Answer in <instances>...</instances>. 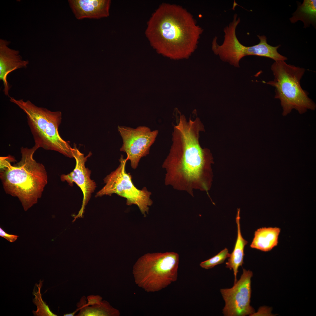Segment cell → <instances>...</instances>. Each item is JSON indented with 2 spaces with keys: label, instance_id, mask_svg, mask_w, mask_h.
Returning a JSON list of instances; mask_svg holds the SVG:
<instances>
[{
  "label": "cell",
  "instance_id": "7a4b0ae2",
  "mask_svg": "<svg viewBox=\"0 0 316 316\" xmlns=\"http://www.w3.org/2000/svg\"><path fill=\"white\" fill-rule=\"evenodd\" d=\"M202 32L185 9L163 3L147 21L145 34L158 53L179 59L187 58L194 51Z\"/></svg>",
  "mask_w": 316,
  "mask_h": 316
},
{
  "label": "cell",
  "instance_id": "9c48e42d",
  "mask_svg": "<svg viewBox=\"0 0 316 316\" xmlns=\"http://www.w3.org/2000/svg\"><path fill=\"white\" fill-rule=\"evenodd\" d=\"M118 129L123 141L120 150L126 153L127 160H130L131 167L135 169L141 158L149 153L150 147L154 142L158 131H151L146 126L134 128L118 126Z\"/></svg>",
  "mask_w": 316,
  "mask_h": 316
},
{
  "label": "cell",
  "instance_id": "277c9868",
  "mask_svg": "<svg viewBox=\"0 0 316 316\" xmlns=\"http://www.w3.org/2000/svg\"><path fill=\"white\" fill-rule=\"evenodd\" d=\"M271 69L274 80L264 82L275 88L274 98L280 100L283 116L287 115L294 109L300 114L308 110H315V104L300 85L304 68L288 64L284 61H278L272 64Z\"/></svg>",
  "mask_w": 316,
  "mask_h": 316
},
{
  "label": "cell",
  "instance_id": "3957f363",
  "mask_svg": "<svg viewBox=\"0 0 316 316\" xmlns=\"http://www.w3.org/2000/svg\"><path fill=\"white\" fill-rule=\"evenodd\" d=\"M39 148L36 145L30 148L22 147L21 159L14 165L9 157H0V177L4 190L17 197L25 211L37 203L47 183L44 166L33 158Z\"/></svg>",
  "mask_w": 316,
  "mask_h": 316
},
{
  "label": "cell",
  "instance_id": "7402d4cb",
  "mask_svg": "<svg viewBox=\"0 0 316 316\" xmlns=\"http://www.w3.org/2000/svg\"><path fill=\"white\" fill-rule=\"evenodd\" d=\"M79 310V309L78 308H77V309L75 310L73 312L68 314H64V316H74L75 313L78 311Z\"/></svg>",
  "mask_w": 316,
  "mask_h": 316
},
{
  "label": "cell",
  "instance_id": "52a82bcc",
  "mask_svg": "<svg viewBox=\"0 0 316 316\" xmlns=\"http://www.w3.org/2000/svg\"><path fill=\"white\" fill-rule=\"evenodd\" d=\"M240 22V18L235 14L233 20L224 29V39L221 45L217 43V36L213 38L212 49L214 54L223 61L237 68L240 67L241 59L246 56H257L274 59L277 54V48L268 44L265 35H257L260 42L253 46H245L240 42L236 36V29Z\"/></svg>",
  "mask_w": 316,
  "mask_h": 316
},
{
  "label": "cell",
  "instance_id": "5bb4252c",
  "mask_svg": "<svg viewBox=\"0 0 316 316\" xmlns=\"http://www.w3.org/2000/svg\"><path fill=\"white\" fill-rule=\"evenodd\" d=\"M281 231L278 227H262L256 230L251 248L264 252L271 250L277 245Z\"/></svg>",
  "mask_w": 316,
  "mask_h": 316
},
{
  "label": "cell",
  "instance_id": "9a60e30c",
  "mask_svg": "<svg viewBox=\"0 0 316 316\" xmlns=\"http://www.w3.org/2000/svg\"><path fill=\"white\" fill-rule=\"evenodd\" d=\"M240 210L238 211L236 217L237 225V235L235 245L232 252L230 254L228 261L226 263V267L231 270H233L234 277V284L237 281V275L238 268L243 264L244 255V249L248 241L245 240L241 235L240 224Z\"/></svg>",
  "mask_w": 316,
  "mask_h": 316
},
{
  "label": "cell",
  "instance_id": "ba28073f",
  "mask_svg": "<svg viewBox=\"0 0 316 316\" xmlns=\"http://www.w3.org/2000/svg\"><path fill=\"white\" fill-rule=\"evenodd\" d=\"M127 158L121 155L120 164L114 171L104 178L105 185L96 194L95 197L111 195L114 193L126 199L127 205H137L144 217L148 213L149 207L152 204L151 193L146 187L137 188L132 182L131 176L126 171Z\"/></svg>",
  "mask_w": 316,
  "mask_h": 316
},
{
  "label": "cell",
  "instance_id": "6da1fadb",
  "mask_svg": "<svg viewBox=\"0 0 316 316\" xmlns=\"http://www.w3.org/2000/svg\"><path fill=\"white\" fill-rule=\"evenodd\" d=\"M205 130L200 119L187 120L183 115L174 128L172 144L163 162L165 183L193 196V190L207 192L212 180L213 158L209 150L202 148L200 133Z\"/></svg>",
  "mask_w": 316,
  "mask_h": 316
},
{
  "label": "cell",
  "instance_id": "7c38bea8",
  "mask_svg": "<svg viewBox=\"0 0 316 316\" xmlns=\"http://www.w3.org/2000/svg\"><path fill=\"white\" fill-rule=\"evenodd\" d=\"M10 42L0 39V80L3 82L4 93L8 97L10 87L7 80L8 75L14 70L26 68L29 63L28 61L22 59L18 50L8 47Z\"/></svg>",
  "mask_w": 316,
  "mask_h": 316
},
{
  "label": "cell",
  "instance_id": "4fadbf2b",
  "mask_svg": "<svg viewBox=\"0 0 316 316\" xmlns=\"http://www.w3.org/2000/svg\"><path fill=\"white\" fill-rule=\"evenodd\" d=\"M69 6L76 18L98 19L108 17L110 0H69Z\"/></svg>",
  "mask_w": 316,
  "mask_h": 316
},
{
  "label": "cell",
  "instance_id": "ffe728a7",
  "mask_svg": "<svg viewBox=\"0 0 316 316\" xmlns=\"http://www.w3.org/2000/svg\"><path fill=\"white\" fill-rule=\"evenodd\" d=\"M87 299L88 301L86 304L87 306H92L99 304L102 300V297L99 295H90L87 297Z\"/></svg>",
  "mask_w": 316,
  "mask_h": 316
},
{
  "label": "cell",
  "instance_id": "ac0fdd59",
  "mask_svg": "<svg viewBox=\"0 0 316 316\" xmlns=\"http://www.w3.org/2000/svg\"><path fill=\"white\" fill-rule=\"evenodd\" d=\"M43 281L40 280L39 284H36L38 291L35 288L33 290V294L35 296V298H34L33 302L36 305L37 310L36 311H33V313L34 315L37 316H56V315L50 311L48 306L42 300L40 290Z\"/></svg>",
  "mask_w": 316,
  "mask_h": 316
},
{
  "label": "cell",
  "instance_id": "e0dca14e",
  "mask_svg": "<svg viewBox=\"0 0 316 316\" xmlns=\"http://www.w3.org/2000/svg\"><path fill=\"white\" fill-rule=\"evenodd\" d=\"M290 20L292 23L298 20L302 21L305 28L310 24L315 26L316 22V0H304L303 3L298 6Z\"/></svg>",
  "mask_w": 316,
  "mask_h": 316
},
{
  "label": "cell",
  "instance_id": "30bf717a",
  "mask_svg": "<svg viewBox=\"0 0 316 316\" xmlns=\"http://www.w3.org/2000/svg\"><path fill=\"white\" fill-rule=\"evenodd\" d=\"M252 272L243 268L240 279L230 288L221 289L220 292L225 302L223 313L226 316L252 315L255 310L250 305Z\"/></svg>",
  "mask_w": 316,
  "mask_h": 316
},
{
  "label": "cell",
  "instance_id": "8fae6325",
  "mask_svg": "<svg viewBox=\"0 0 316 316\" xmlns=\"http://www.w3.org/2000/svg\"><path fill=\"white\" fill-rule=\"evenodd\" d=\"M71 151L73 157L76 161L75 168L70 173L62 175L61 179L63 181H66L71 186L75 183L82 190L83 199L82 207L79 212V214H82L85 206L96 188L95 182L90 178L91 171L85 166V163L92 153L90 152L87 156H85L84 154L75 147L71 148Z\"/></svg>",
  "mask_w": 316,
  "mask_h": 316
},
{
  "label": "cell",
  "instance_id": "d6986e66",
  "mask_svg": "<svg viewBox=\"0 0 316 316\" xmlns=\"http://www.w3.org/2000/svg\"><path fill=\"white\" fill-rule=\"evenodd\" d=\"M230 254L228 249L225 248L212 258L201 262L200 266L205 269L212 268L218 265L223 263L226 259L229 257Z\"/></svg>",
  "mask_w": 316,
  "mask_h": 316
},
{
  "label": "cell",
  "instance_id": "5b68a950",
  "mask_svg": "<svg viewBox=\"0 0 316 316\" xmlns=\"http://www.w3.org/2000/svg\"><path fill=\"white\" fill-rule=\"evenodd\" d=\"M11 102L17 105L25 113L35 145L45 150L57 151L65 156L73 157L71 147L63 140L58 132L61 120L59 111H51L38 107L28 100H17L10 97Z\"/></svg>",
  "mask_w": 316,
  "mask_h": 316
},
{
  "label": "cell",
  "instance_id": "8992f818",
  "mask_svg": "<svg viewBox=\"0 0 316 316\" xmlns=\"http://www.w3.org/2000/svg\"><path fill=\"white\" fill-rule=\"evenodd\" d=\"M179 262L175 252L146 254L133 265L135 283L147 292L160 291L177 280Z\"/></svg>",
  "mask_w": 316,
  "mask_h": 316
},
{
  "label": "cell",
  "instance_id": "44dd1931",
  "mask_svg": "<svg viewBox=\"0 0 316 316\" xmlns=\"http://www.w3.org/2000/svg\"><path fill=\"white\" fill-rule=\"evenodd\" d=\"M0 236L11 242H15L18 237V236L7 233L1 227L0 228Z\"/></svg>",
  "mask_w": 316,
  "mask_h": 316
},
{
  "label": "cell",
  "instance_id": "2e32d148",
  "mask_svg": "<svg viewBox=\"0 0 316 316\" xmlns=\"http://www.w3.org/2000/svg\"><path fill=\"white\" fill-rule=\"evenodd\" d=\"M87 302L83 300L77 305L79 312V316H119V311L113 307L107 301H102L99 304L90 306L86 305Z\"/></svg>",
  "mask_w": 316,
  "mask_h": 316
}]
</instances>
